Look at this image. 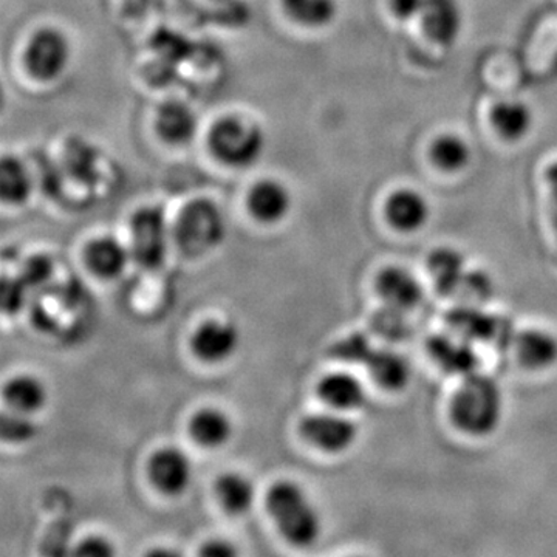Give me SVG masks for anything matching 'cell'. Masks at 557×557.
Segmentation results:
<instances>
[{"mask_svg": "<svg viewBox=\"0 0 557 557\" xmlns=\"http://www.w3.org/2000/svg\"><path fill=\"white\" fill-rule=\"evenodd\" d=\"M73 553L83 557H106L113 555V547L104 537L90 536L81 541Z\"/></svg>", "mask_w": 557, "mask_h": 557, "instance_id": "34", "label": "cell"}, {"mask_svg": "<svg viewBox=\"0 0 557 557\" xmlns=\"http://www.w3.org/2000/svg\"><path fill=\"white\" fill-rule=\"evenodd\" d=\"M200 555L209 557H228L236 555V549L231 547L230 544H226V542L212 541L208 542V544L200 549Z\"/></svg>", "mask_w": 557, "mask_h": 557, "instance_id": "36", "label": "cell"}, {"mask_svg": "<svg viewBox=\"0 0 557 557\" xmlns=\"http://www.w3.org/2000/svg\"><path fill=\"white\" fill-rule=\"evenodd\" d=\"M386 215L391 225L401 233H416L426 225L431 207L416 189H398L388 197Z\"/></svg>", "mask_w": 557, "mask_h": 557, "instance_id": "13", "label": "cell"}, {"mask_svg": "<svg viewBox=\"0 0 557 557\" xmlns=\"http://www.w3.org/2000/svg\"><path fill=\"white\" fill-rule=\"evenodd\" d=\"M209 146L222 163L233 168H248L262 156L263 134L247 120L226 116L212 127Z\"/></svg>", "mask_w": 557, "mask_h": 557, "instance_id": "4", "label": "cell"}, {"mask_svg": "<svg viewBox=\"0 0 557 557\" xmlns=\"http://www.w3.org/2000/svg\"><path fill=\"white\" fill-rule=\"evenodd\" d=\"M190 437L203 448H220L233 434V424L225 412L219 409H201L189 424Z\"/></svg>", "mask_w": 557, "mask_h": 557, "instance_id": "22", "label": "cell"}, {"mask_svg": "<svg viewBox=\"0 0 557 557\" xmlns=\"http://www.w3.org/2000/svg\"><path fill=\"white\" fill-rule=\"evenodd\" d=\"M237 344H239V333L236 327L218 319L203 322L190 339L194 355L200 361L211 362V364L228 359L236 351Z\"/></svg>", "mask_w": 557, "mask_h": 557, "instance_id": "9", "label": "cell"}, {"mask_svg": "<svg viewBox=\"0 0 557 557\" xmlns=\"http://www.w3.org/2000/svg\"><path fill=\"white\" fill-rule=\"evenodd\" d=\"M197 121L194 110L182 101H168L157 112V132L170 145L183 146L193 141L197 134Z\"/></svg>", "mask_w": 557, "mask_h": 557, "instance_id": "15", "label": "cell"}, {"mask_svg": "<svg viewBox=\"0 0 557 557\" xmlns=\"http://www.w3.org/2000/svg\"><path fill=\"white\" fill-rule=\"evenodd\" d=\"M25 416L27 413L14 412V410H11V413H3L0 420V434L5 442H28L35 437L36 426Z\"/></svg>", "mask_w": 557, "mask_h": 557, "instance_id": "31", "label": "cell"}, {"mask_svg": "<svg viewBox=\"0 0 557 557\" xmlns=\"http://www.w3.org/2000/svg\"><path fill=\"white\" fill-rule=\"evenodd\" d=\"M25 288H27V285L24 282L10 281V278L3 277L2 309L5 313H14V311L21 309Z\"/></svg>", "mask_w": 557, "mask_h": 557, "instance_id": "32", "label": "cell"}, {"mask_svg": "<svg viewBox=\"0 0 557 557\" xmlns=\"http://www.w3.org/2000/svg\"><path fill=\"white\" fill-rule=\"evenodd\" d=\"M456 295L463 300L461 304H465V306L482 307L483 304L493 298V278L485 271H467Z\"/></svg>", "mask_w": 557, "mask_h": 557, "instance_id": "29", "label": "cell"}, {"mask_svg": "<svg viewBox=\"0 0 557 557\" xmlns=\"http://www.w3.org/2000/svg\"><path fill=\"white\" fill-rule=\"evenodd\" d=\"M376 289L386 306L409 311L423 300V287L409 270L403 267H387L376 278Z\"/></svg>", "mask_w": 557, "mask_h": 557, "instance_id": "12", "label": "cell"}, {"mask_svg": "<svg viewBox=\"0 0 557 557\" xmlns=\"http://www.w3.org/2000/svg\"><path fill=\"white\" fill-rule=\"evenodd\" d=\"M366 368L380 387L388 392H399L408 387L410 381V366L408 359L391 348L373 351Z\"/></svg>", "mask_w": 557, "mask_h": 557, "instance_id": "20", "label": "cell"}, {"mask_svg": "<svg viewBox=\"0 0 557 557\" xmlns=\"http://www.w3.org/2000/svg\"><path fill=\"white\" fill-rule=\"evenodd\" d=\"M491 123L502 138L519 141L533 127L534 116L525 102L508 100L494 106L491 110Z\"/></svg>", "mask_w": 557, "mask_h": 557, "instance_id": "21", "label": "cell"}, {"mask_svg": "<svg viewBox=\"0 0 557 557\" xmlns=\"http://www.w3.org/2000/svg\"><path fill=\"white\" fill-rule=\"evenodd\" d=\"M373 351H375V348H373L368 336L362 335V333H354V335L341 339L332 348L333 357L338 358L339 361L348 362V364H368Z\"/></svg>", "mask_w": 557, "mask_h": 557, "instance_id": "30", "label": "cell"}, {"mask_svg": "<svg viewBox=\"0 0 557 557\" xmlns=\"http://www.w3.org/2000/svg\"><path fill=\"white\" fill-rule=\"evenodd\" d=\"M248 207L259 222L276 223L287 218L292 208V196L281 183L262 180L249 193Z\"/></svg>", "mask_w": 557, "mask_h": 557, "instance_id": "16", "label": "cell"}, {"mask_svg": "<svg viewBox=\"0 0 557 557\" xmlns=\"http://www.w3.org/2000/svg\"><path fill=\"white\" fill-rule=\"evenodd\" d=\"M547 182L557 203V163L552 164V166L548 168Z\"/></svg>", "mask_w": 557, "mask_h": 557, "instance_id": "37", "label": "cell"}, {"mask_svg": "<svg viewBox=\"0 0 557 557\" xmlns=\"http://www.w3.org/2000/svg\"><path fill=\"white\" fill-rule=\"evenodd\" d=\"M426 0H391L392 11L403 21L413 20L423 13Z\"/></svg>", "mask_w": 557, "mask_h": 557, "instance_id": "35", "label": "cell"}, {"mask_svg": "<svg viewBox=\"0 0 557 557\" xmlns=\"http://www.w3.org/2000/svg\"><path fill=\"white\" fill-rule=\"evenodd\" d=\"M70 44L60 30L42 28L33 36L25 51V65L33 78L49 83L60 78L70 62Z\"/></svg>", "mask_w": 557, "mask_h": 557, "instance_id": "6", "label": "cell"}, {"mask_svg": "<svg viewBox=\"0 0 557 557\" xmlns=\"http://www.w3.org/2000/svg\"><path fill=\"white\" fill-rule=\"evenodd\" d=\"M372 330L380 338L399 343L410 335L408 311L394 309L384 304L383 309L372 317Z\"/></svg>", "mask_w": 557, "mask_h": 557, "instance_id": "28", "label": "cell"}, {"mask_svg": "<svg viewBox=\"0 0 557 557\" xmlns=\"http://www.w3.org/2000/svg\"><path fill=\"white\" fill-rule=\"evenodd\" d=\"M300 432L310 445L329 454L344 453L358 438L357 424L338 410L304 418Z\"/></svg>", "mask_w": 557, "mask_h": 557, "instance_id": "7", "label": "cell"}, {"mask_svg": "<svg viewBox=\"0 0 557 557\" xmlns=\"http://www.w3.org/2000/svg\"><path fill=\"white\" fill-rule=\"evenodd\" d=\"M428 348L432 359L449 375L467 379L479 372L480 362L474 344L454 333H440L432 336Z\"/></svg>", "mask_w": 557, "mask_h": 557, "instance_id": "8", "label": "cell"}, {"mask_svg": "<svg viewBox=\"0 0 557 557\" xmlns=\"http://www.w3.org/2000/svg\"><path fill=\"white\" fill-rule=\"evenodd\" d=\"M84 260L95 276L112 278L120 276L126 269L129 251L115 237H100L87 245Z\"/></svg>", "mask_w": 557, "mask_h": 557, "instance_id": "17", "label": "cell"}, {"mask_svg": "<svg viewBox=\"0 0 557 557\" xmlns=\"http://www.w3.org/2000/svg\"><path fill=\"white\" fill-rule=\"evenodd\" d=\"M504 416V397L500 387L482 373L463 379L450 403L454 424L471 437L493 434Z\"/></svg>", "mask_w": 557, "mask_h": 557, "instance_id": "1", "label": "cell"}, {"mask_svg": "<svg viewBox=\"0 0 557 557\" xmlns=\"http://www.w3.org/2000/svg\"><path fill=\"white\" fill-rule=\"evenodd\" d=\"M552 222H553V226H555V231L557 234V205H556L555 211H553Z\"/></svg>", "mask_w": 557, "mask_h": 557, "instance_id": "38", "label": "cell"}, {"mask_svg": "<svg viewBox=\"0 0 557 557\" xmlns=\"http://www.w3.org/2000/svg\"><path fill=\"white\" fill-rule=\"evenodd\" d=\"M472 152L468 141L460 135H440L431 146V159L446 172L465 170L471 161Z\"/></svg>", "mask_w": 557, "mask_h": 557, "instance_id": "27", "label": "cell"}, {"mask_svg": "<svg viewBox=\"0 0 557 557\" xmlns=\"http://www.w3.org/2000/svg\"><path fill=\"white\" fill-rule=\"evenodd\" d=\"M24 284L27 287H35L40 282L46 281L51 274V262L47 258H33L28 260L27 265L24 267Z\"/></svg>", "mask_w": 557, "mask_h": 557, "instance_id": "33", "label": "cell"}, {"mask_svg": "<svg viewBox=\"0 0 557 557\" xmlns=\"http://www.w3.org/2000/svg\"><path fill=\"white\" fill-rule=\"evenodd\" d=\"M267 509L282 536L296 547H307L321 534V519L306 491L293 482H277L267 494Z\"/></svg>", "mask_w": 557, "mask_h": 557, "instance_id": "2", "label": "cell"}, {"mask_svg": "<svg viewBox=\"0 0 557 557\" xmlns=\"http://www.w3.org/2000/svg\"><path fill=\"white\" fill-rule=\"evenodd\" d=\"M421 21L429 39L453 46L463 28V10L458 0H426Z\"/></svg>", "mask_w": 557, "mask_h": 557, "instance_id": "11", "label": "cell"}, {"mask_svg": "<svg viewBox=\"0 0 557 557\" xmlns=\"http://www.w3.org/2000/svg\"><path fill=\"white\" fill-rule=\"evenodd\" d=\"M293 21L302 27H327L338 14L336 0H282Z\"/></svg>", "mask_w": 557, "mask_h": 557, "instance_id": "26", "label": "cell"}, {"mask_svg": "<svg viewBox=\"0 0 557 557\" xmlns=\"http://www.w3.org/2000/svg\"><path fill=\"white\" fill-rule=\"evenodd\" d=\"M189 457L178 448L157 450L149 461V478L153 486L164 494H180L190 482Z\"/></svg>", "mask_w": 557, "mask_h": 557, "instance_id": "10", "label": "cell"}, {"mask_svg": "<svg viewBox=\"0 0 557 557\" xmlns=\"http://www.w3.org/2000/svg\"><path fill=\"white\" fill-rule=\"evenodd\" d=\"M215 493L220 505L231 515H244L255 502V486L245 475L228 472L219 478Z\"/></svg>", "mask_w": 557, "mask_h": 557, "instance_id": "25", "label": "cell"}, {"mask_svg": "<svg viewBox=\"0 0 557 557\" xmlns=\"http://www.w3.org/2000/svg\"><path fill=\"white\" fill-rule=\"evenodd\" d=\"M519 361L528 369H549L557 362V339L544 330H525L518 333L515 344Z\"/></svg>", "mask_w": 557, "mask_h": 557, "instance_id": "18", "label": "cell"}, {"mask_svg": "<svg viewBox=\"0 0 557 557\" xmlns=\"http://www.w3.org/2000/svg\"><path fill=\"white\" fill-rule=\"evenodd\" d=\"M318 395L329 408L338 412L357 410L366 405L368 394L361 381L347 372L329 373L319 381Z\"/></svg>", "mask_w": 557, "mask_h": 557, "instance_id": "14", "label": "cell"}, {"mask_svg": "<svg viewBox=\"0 0 557 557\" xmlns=\"http://www.w3.org/2000/svg\"><path fill=\"white\" fill-rule=\"evenodd\" d=\"M33 180L27 166L16 157L7 156L0 161V197L5 203L21 205L27 201Z\"/></svg>", "mask_w": 557, "mask_h": 557, "instance_id": "24", "label": "cell"}, {"mask_svg": "<svg viewBox=\"0 0 557 557\" xmlns=\"http://www.w3.org/2000/svg\"><path fill=\"white\" fill-rule=\"evenodd\" d=\"M428 269L435 288L443 296L456 295L468 271L463 255L450 247L434 249L429 256Z\"/></svg>", "mask_w": 557, "mask_h": 557, "instance_id": "19", "label": "cell"}, {"mask_svg": "<svg viewBox=\"0 0 557 557\" xmlns=\"http://www.w3.org/2000/svg\"><path fill=\"white\" fill-rule=\"evenodd\" d=\"M225 234L222 212L209 200H194L183 208L175 223L174 237L185 255L200 256L218 247Z\"/></svg>", "mask_w": 557, "mask_h": 557, "instance_id": "3", "label": "cell"}, {"mask_svg": "<svg viewBox=\"0 0 557 557\" xmlns=\"http://www.w3.org/2000/svg\"><path fill=\"white\" fill-rule=\"evenodd\" d=\"M3 398L11 410L21 413H33L44 408L47 391L35 376L21 375L10 380L3 387Z\"/></svg>", "mask_w": 557, "mask_h": 557, "instance_id": "23", "label": "cell"}, {"mask_svg": "<svg viewBox=\"0 0 557 557\" xmlns=\"http://www.w3.org/2000/svg\"><path fill=\"white\" fill-rule=\"evenodd\" d=\"M132 256L139 265L157 269L164 262L170 240L166 218L160 208H143L131 222Z\"/></svg>", "mask_w": 557, "mask_h": 557, "instance_id": "5", "label": "cell"}]
</instances>
